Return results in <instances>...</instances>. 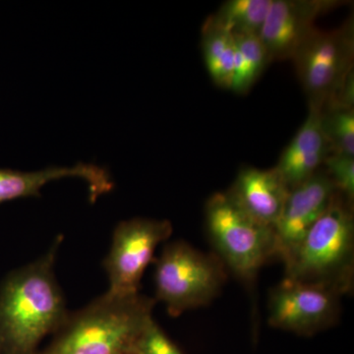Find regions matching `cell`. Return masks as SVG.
<instances>
[{
    "label": "cell",
    "mask_w": 354,
    "mask_h": 354,
    "mask_svg": "<svg viewBox=\"0 0 354 354\" xmlns=\"http://www.w3.org/2000/svg\"><path fill=\"white\" fill-rule=\"evenodd\" d=\"M235 41L234 75L230 90L248 92L270 64L267 51L258 35H237Z\"/></svg>",
    "instance_id": "obj_16"
},
{
    "label": "cell",
    "mask_w": 354,
    "mask_h": 354,
    "mask_svg": "<svg viewBox=\"0 0 354 354\" xmlns=\"http://www.w3.org/2000/svg\"><path fill=\"white\" fill-rule=\"evenodd\" d=\"M272 0H228L213 19L232 36L259 35Z\"/></svg>",
    "instance_id": "obj_15"
},
{
    "label": "cell",
    "mask_w": 354,
    "mask_h": 354,
    "mask_svg": "<svg viewBox=\"0 0 354 354\" xmlns=\"http://www.w3.org/2000/svg\"><path fill=\"white\" fill-rule=\"evenodd\" d=\"M134 354L183 353L153 319L140 337Z\"/></svg>",
    "instance_id": "obj_19"
},
{
    "label": "cell",
    "mask_w": 354,
    "mask_h": 354,
    "mask_svg": "<svg viewBox=\"0 0 354 354\" xmlns=\"http://www.w3.org/2000/svg\"><path fill=\"white\" fill-rule=\"evenodd\" d=\"M341 4L335 0H272L258 35L270 62L292 59L316 29L317 18Z\"/></svg>",
    "instance_id": "obj_10"
},
{
    "label": "cell",
    "mask_w": 354,
    "mask_h": 354,
    "mask_svg": "<svg viewBox=\"0 0 354 354\" xmlns=\"http://www.w3.org/2000/svg\"><path fill=\"white\" fill-rule=\"evenodd\" d=\"M215 254L235 276L252 283L261 268L278 258L274 228L248 215L227 192H216L205 207Z\"/></svg>",
    "instance_id": "obj_4"
},
{
    "label": "cell",
    "mask_w": 354,
    "mask_h": 354,
    "mask_svg": "<svg viewBox=\"0 0 354 354\" xmlns=\"http://www.w3.org/2000/svg\"><path fill=\"white\" fill-rule=\"evenodd\" d=\"M354 29L353 19L341 28L314 30L293 57L309 109L322 111L341 100L353 82Z\"/></svg>",
    "instance_id": "obj_6"
},
{
    "label": "cell",
    "mask_w": 354,
    "mask_h": 354,
    "mask_svg": "<svg viewBox=\"0 0 354 354\" xmlns=\"http://www.w3.org/2000/svg\"><path fill=\"white\" fill-rule=\"evenodd\" d=\"M155 298L141 293L104 295L69 314L48 348L38 354H134L153 320Z\"/></svg>",
    "instance_id": "obj_2"
},
{
    "label": "cell",
    "mask_w": 354,
    "mask_h": 354,
    "mask_svg": "<svg viewBox=\"0 0 354 354\" xmlns=\"http://www.w3.org/2000/svg\"><path fill=\"white\" fill-rule=\"evenodd\" d=\"M337 192L324 169L290 191L274 225L277 255L283 264L297 250L305 235L329 209Z\"/></svg>",
    "instance_id": "obj_9"
},
{
    "label": "cell",
    "mask_w": 354,
    "mask_h": 354,
    "mask_svg": "<svg viewBox=\"0 0 354 354\" xmlns=\"http://www.w3.org/2000/svg\"><path fill=\"white\" fill-rule=\"evenodd\" d=\"M67 177H76L88 183L92 203L114 188L109 171L93 164L50 167L37 171L0 169V205L20 198L41 197V189L44 185Z\"/></svg>",
    "instance_id": "obj_11"
},
{
    "label": "cell",
    "mask_w": 354,
    "mask_h": 354,
    "mask_svg": "<svg viewBox=\"0 0 354 354\" xmlns=\"http://www.w3.org/2000/svg\"><path fill=\"white\" fill-rule=\"evenodd\" d=\"M341 298L323 286L283 279L270 295L268 322L276 329L312 337L339 321Z\"/></svg>",
    "instance_id": "obj_8"
},
{
    "label": "cell",
    "mask_w": 354,
    "mask_h": 354,
    "mask_svg": "<svg viewBox=\"0 0 354 354\" xmlns=\"http://www.w3.org/2000/svg\"><path fill=\"white\" fill-rule=\"evenodd\" d=\"M202 50L209 77L218 87L230 90L234 81L235 41L212 16L202 28Z\"/></svg>",
    "instance_id": "obj_14"
},
{
    "label": "cell",
    "mask_w": 354,
    "mask_h": 354,
    "mask_svg": "<svg viewBox=\"0 0 354 354\" xmlns=\"http://www.w3.org/2000/svg\"><path fill=\"white\" fill-rule=\"evenodd\" d=\"M290 191L274 167L261 169L247 167L239 171L227 192L254 220L274 228Z\"/></svg>",
    "instance_id": "obj_12"
},
{
    "label": "cell",
    "mask_w": 354,
    "mask_h": 354,
    "mask_svg": "<svg viewBox=\"0 0 354 354\" xmlns=\"http://www.w3.org/2000/svg\"><path fill=\"white\" fill-rule=\"evenodd\" d=\"M227 267L215 253H204L184 241L167 244L156 260V301L172 317L206 306L227 279Z\"/></svg>",
    "instance_id": "obj_5"
},
{
    "label": "cell",
    "mask_w": 354,
    "mask_h": 354,
    "mask_svg": "<svg viewBox=\"0 0 354 354\" xmlns=\"http://www.w3.org/2000/svg\"><path fill=\"white\" fill-rule=\"evenodd\" d=\"M285 279L323 286L344 297L353 290V203L337 193L285 263Z\"/></svg>",
    "instance_id": "obj_3"
},
{
    "label": "cell",
    "mask_w": 354,
    "mask_h": 354,
    "mask_svg": "<svg viewBox=\"0 0 354 354\" xmlns=\"http://www.w3.org/2000/svg\"><path fill=\"white\" fill-rule=\"evenodd\" d=\"M172 234L171 221L134 218L120 221L114 228L113 241L104 258L108 292L129 295L138 293L142 277L152 263L156 249Z\"/></svg>",
    "instance_id": "obj_7"
},
{
    "label": "cell",
    "mask_w": 354,
    "mask_h": 354,
    "mask_svg": "<svg viewBox=\"0 0 354 354\" xmlns=\"http://www.w3.org/2000/svg\"><path fill=\"white\" fill-rule=\"evenodd\" d=\"M335 190L344 199L353 203L354 198V157L330 153L323 165Z\"/></svg>",
    "instance_id": "obj_18"
},
{
    "label": "cell",
    "mask_w": 354,
    "mask_h": 354,
    "mask_svg": "<svg viewBox=\"0 0 354 354\" xmlns=\"http://www.w3.org/2000/svg\"><path fill=\"white\" fill-rule=\"evenodd\" d=\"M330 153L321 111L309 109L308 116L286 146L274 169L291 190L320 171Z\"/></svg>",
    "instance_id": "obj_13"
},
{
    "label": "cell",
    "mask_w": 354,
    "mask_h": 354,
    "mask_svg": "<svg viewBox=\"0 0 354 354\" xmlns=\"http://www.w3.org/2000/svg\"><path fill=\"white\" fill-rule=\"evenodd\" d=\"M9 274L0 288V354H38L46 335L55 334L69 316L55 263L62 244Z\"/></svg>",
    "instance_id": "obj_1"
},
{
    "label": "cell",
    "mask_w": 354,
    "mask_h": 354,
    "mask_svg": "<svg viewBox=\"0 0 354 354\" xmlns=\"http://www.w3.org/2000/svg\"><path fill=\"white\" fill-rule=\"evenodd\" d=\"M321 120L332 153L354 157L353 106L330 104L321 111Z\"/></svg>",
    "instance_id": "obj_17"
}]
</instances>
